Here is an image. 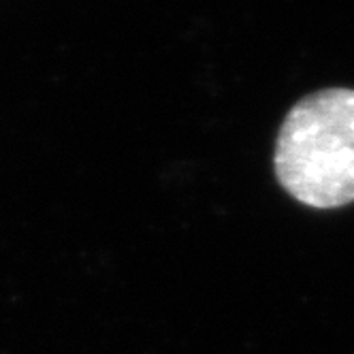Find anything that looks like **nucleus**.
<instances>
[{"label": "nucleus", "mask_w": 354, "mask_h": 354, "mask_svg": "<svg viewBox=\"0 0 354 354\" xmlns=\"http://www.w3.org/2000/svg\"><path fill=\"white\" fill-rule=\"evenodd\" d=\"M280 186L299 203L335 209L354 201V90L326 88L288 111L275 141Z\"/></svg>", "instance_id": "f257e3e1"}]
</instances>
